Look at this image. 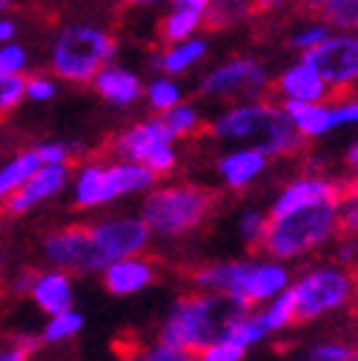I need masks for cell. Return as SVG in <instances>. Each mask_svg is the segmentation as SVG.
<instances>
[{
  "label": "cell",
  "instance_id": "cell-52",
  "mask_svg": "<svg viewBox=\"0 0 358 361\" xmlns=\"http://www.w3.org/2000/svg\"><path fill=\"white\" fill-rule=\"evenodd\" d=\"M4 264H6V261H4V252H0V273H4Z\"/></svg>",
  "mask_w": 358,
  "mask_h": 361
},
{
  "label": "cell",
  "instance_id": "cell-53",
  "mask_svg": "<svg viewBox=\"0 0 358 361\" xmlns=\"http://www.w3.org/2000/svg\"><path fill=\"white\" fill-rule=\"evenodd\" d=\"M0 209H4V204H0Z\"/></svg>",
  "mask_w": 358,
  "mask_h": 361
},
{
  "label": "cell",
  "instance_id": "cell-26",
  "mask_svg": "<svg viewBox=\"0 0 358 361\" xmlns=\"http://www.w3.org/2000/svg\"><path fill=\"white\" fill-rule=\"evenodd\" d=\"M223 338H227L230 344H235V347H241L244 353H249V350L261 347L264 341H270V333L264 330L258 312L255 310H247V312L235 315V322L230 324L227 333H223Z\"/></svg>",
  "mask_w": 358,
  "mask_h": 361
},
{
  "label": "cell",
  "instance_id": "cell-10",
  "mask_svg": "<svg viewBox=\"0 0 358 361\" xmlns=\"http://www.w3.org/2000/svg\"><path fill=\"white\" fill-rule=\"evenodd\" d=\"M86 235L92 244V261L95 276L101 269L132 255H147L152 235L147 233L144 221L138 215H104L86 224Z\"/></svg>",
  "mask_w": 358,
  "mask_h": 361
},
{
  "label": "cell",
  "instance_id": "cell-2",
  "mask_svg": "<svg viewBox=\"0 0 358 361\" xmlns=\"http://www.w3.org/2000/svg\"><path fill=\"white\" fill-rule=\"evenodd\" d=\"M209 132L218 141H233L238 147L258 149L266 158L292 155L304 144V138L287 121L284 109L266 101L230 104L212 118Z\"/></svg>",
  "mask_w": 358,
  "mask_h": 361
},
{
  "label": "cell",
  "instance_id": "cell-36",
  "mask_svg": "<svg viewBox=\"0 0 358 361\" xmlns=\"http://www.w3.org/2000/svg\"><path fill=\"white\" fill-rule=\"evenodd\" d=\"M126 361H195V358H192L190 353H184V350H175V347H169V344L152 341V344L135 350Z\"/></svg>",
  "mask_w": 358,
  "mask_h": 361
},
{
  "label": "cell",
  "instance_id": "cell-46",
  "mask_svg": "<svg viewBox=\"0 0 358 361\" xmlns=\"http://www.w3.org/2000/svg\"><path fill=\"white\" fill-rule=\"evenodd\" d=\"M344 164H347L350 169H355V166H358V141H350V144H347V152H344Z\"/></svg>",
  "mask_w": 358,
  "mask_h": 361
},
{
  "label": "cell",
  "instance_id": "cell-12",
  "mask_svg": "<svg viewBox=\"0 0 358 361\" xmlns=\"http://www.w3.org/2000/svg\"><path fill=\"white\" fill-rule=\"evenodd\" d=\"M301 61L319 72V78L327 83L333 95H350L358 80V37L355 32H333L321 47L304 52Z\"/></svg>",
  "mask_w": 358,
  "mask_h": 361
},
{
  "label": "cell",
  "instance_id": "cell-34",
  "mask_svg": "<svg viewBox=\"0 0 358 361\" xmlns=\"http://www.w3.org/2000/svg\"><path fill=\"white\" fill-rule=\"evenodd\" d=\"M29 69V49L23 43L12 40L0 47V75H12V78H26L23 72Z\"/></svg>",
  "mask_w": 358,
  "mask_h": 361
},
{
  "label": "cell",
  "instance_id": "cell-4",
  "mask_svg": "<svg viewBox=\"0 0 358 361\" xmlns=\"http://www.w3.org/2000/svg\"><path fill=\"white\" fill-rule=\"evenodd\" d=\"M215 195L198 184H163L152 187L141 204V221L152 238L184 241L209 221Z\"/></svg>",
  "mask_w": 358,
  "mask_h": 361
},
{
  "label": "cell",
  "instance_id": "cell-28",
  "mask_svg": "<svg viewBox=\"0 0 358 361\" xmlns=\"http://www.w3.org/2000/svg\"><path fill=\"white\" fill-rule=\"evenodd\" d=\"M255 312H258L264 330L270 333V338L278 336V333H287L290 327L298 324V319H295V304H292L290 293H281L278 298L266 301L264 307H255Z\"/></svg>",
  "mask_w": 358,
  "mask_h": 361
},
{
  "label": "cell",
  "instance_id": "cell-9",
  "mask_svg": "<svg viewBox=\"0 0 358 361\" xmlns=\"http://www.w3.org/2000/svg\"><path fill=\"white\" fill-rule=\"evenodd\" d=\"M266 89H270V72L258 58L249 55L221 61L201 78V95L218 104L264 101Z\"/></svg>",
  "mask_w": 358,
  "mask_h": 361
},
{
  "label": "cell",
  "instance_id": "cell-20",
  "mask_svg": "<svg viewBox=\"0 0 358 361\" xmlns=\"http://www.w3.org/2000/svg\"><path fill=\"white\" fill-rule=\"evenodd\" d=\"M276 89L281 95V104H321L333 95L319 72L301 58L281 69V75L276 78Z\"/></svg>",
  "mask_w": 358,
  "mask_h": 361
},
{
  "label": "cell",
  "instance_id": "cell-11",
  "mask_svg": "<svg viewBox=\"0 0 358 361\" xmlns=\"http://www.w3.org/2000/svg\"><path fill=\"white\" fill-rule=\"evenodd\" d=\"M112 152L118 155V161L138 164L147 172H152L155 178L169 175L178 166L175 141L163 129L161 118H147V121H138V123L126 126L115 138Z\"/></svg>",
  "mask_w": 358,
  "mask_h": 361
},
{
  "label": "cell",
  "instance_id": "cell-8",
  "mask_svg": "<svg viewBox=\"0 0 358 361\" xmlns=\"http://www.w3.org/2000/svg\"><path fill=\"white\" fill-rule=\"evenodd\" d=\"M287 293L295 304V319L301 324H312L344 312L355 301V276L341 264L319 261L292 276Z\"/></svg>",
  "mask_w": 358,
  "mask_h": 361
},
{
  "label": "cell",
  "instance_id": "cell-44",
  "mask_svg": "<svg viewBox=\"0 0 358 361\" xmlns=\"http://www.w3.org/2000/svg\"><path fill=\"white\" fill-rule=\"evenodd\" d=\"M29 284H32V273H20V276L12 279L9 290H12L15 295H26V293H29Z\"/></svg>",
  "mask_w": 358,
  "mask_h": 361
},
{
  "label": "cell",
  "instance_id": "cell-15",
  "mask_svg": "<svg viewBox=\"0 0 358 361\" xmlns=\"http://www.w3.org/2000/svg\"><path fill=\"white\" fill-rule=\"evenodd\" d=\"M341 195H344V190L333 178L319 175V172H304L281 187V192L270 204L266 218H281V215H292V212L312 209L321 204H335Z\"/></svg>",
  "mask_w": 358,
  "mask_h": 361
},
{
  "label": "cell",
  "instance_id": "cell-22",
  "mask_svg": "<svg viewBox=\"0 0 358 361\" xmlns=\"http://www.w3.org/2000/svg\"><path fill=\"white\" fill-rule=\"evenodd\" d=\"M209 55V40L206 37H190V40H181V43H172L163 52L152 55L149 58V66L169 75V78H178V75H187L192 72L195 66H201Z\"/></svg>",
  "mask_w": 358,
  "mask_h": 361
},
{
  "label": "cell",
  "instance_id": "cell-51",
  "mask_svg": "<svg viewBox=\"0 0 358 361\" xmlns=\"http://www.w3.org/2000/svg\"><path fill=\"white\" fill-rule=\"evenodd\" d=\"M292 361H316V358H309V355H307V353H298V355H295V358H292Z\"/></svg>",
  "mask_w": 358,
  "mask_h": 361
},
{
  "label": "cell",
  "instance_id": "cell-39",
  "mask_svg": "<svg viewBox=\"0 0 358 361\" xmlns=\"http://www.w3.org/2000/svg\"><path fill=\"white\" fill-rule=\"evenodd\" d=\"M335 215H338V230L347 238H355V230H358V201H355V192H347V195L338 198Z\"/></svg>",
  "mask_w": 358,
  "mask_h": 361
},
{
  "label": "cell",
  "instance_id": "cell-37",
  "mask_svg": "<svg viewBox=\"0 0 358 361\" xmlns=\"http://www.w3.org/2000/svg\"><path fill=\"white\" fill-rule=\"evenodd\" d=\"M72 152H75V144H69V141H43L35 147L37 161L47 166H66Z\"/></svg>",
  "mask_w": 358,
  "mask_h": 361
},
{
  "label": "cell",
  "instance_id": "cell-50",
  "mask_svg": "<svg viewBox=\"0 0 358 361\" xmlns=\"http://www.w3.org/2000/svg\"><path fill=\"white\" fill-rule=\"evenodd\" d=\"M301 4H307V6H316V9H321L327 0H301Z\"/></svg>",
  "mask_w": 358,
  "mask_h": 361
},
{
  "label": "cell",
  "instance_id": "cell-49",
  "mask_svg": "<svg viewBox=\"0 0 358 361\" xmlns=\"http://www.w3.org/2000/svg\"><path fill=\"white\" fill-rule=\"evenodd\" d=\"M15 6V0H0V15H4V12H9Z\"/></svg>",
  "mask_w": 358,
  "mask_h": 361
},
{
  "label": "cell",
  "instance_id": "cell-5",
  "mask_svg": "<svg viewBox=\"0 0 358 361\" xmlns=\"http://www.w3.org/2000/svg\"><path fill=\"white\" fill-rule=\"evenodd\" d=\"M118 37L98 23H66L58 29L49 47V66L55 80L66 83H92V78L115 63Z\"/></svg>",
  "mask_w": 358,
  "mask_h": 361
},
{
  "label": "cell",
  "instance_id": "cell-30",
  "mask_svg": "<svg viewBox=\"0 0 358 361\" xmlns=\"http://www.w3.org/2000/svg\"><path fill=\"white\" fill-rule=\"evenodd\" d=\"M158 118H161V123H163V129L169 132V138H172V141H178V138H190V135H195V132L201 129V123H204L198 106L190 104V101L178 104L175 109H169V112H163V115H158Z\"/></svg>",
  "mask_w": 358,
  "mask_h": 361
},
{
  "label": "cell",
  "instance_id": "cell-35",
  "mask_svg": "<svg viewBox=\"0 0 358 361\" xmlns=\"http://www.w3.org/2000/svg\"><path fill=\"white\" fill-rule=\"evenodd\" d=\"M58 95V80L52 75H29L23 78V101L47 104Z\"/></svg>",
  "mask_w": 358,
  "mask_h": 361
},
{
  "label": "cell",
  "instance_id": "cell-6",
  "mask_svg": "<svg viewBox=\"0 0 358 361\" xmlns=\"http://www.w3.org/2000/svg\"><path fill=\"white\" fill-rule=\"evenodd\" d=\"M335 204H321V207L301 209L292 215L270 218L266 221L264 241H261L264 255L290 267L292 261H301L312 252L324 250L335 238H341Z\"/></svg>",
  "mask_w": 358,
  "mask_h": 361
},
{
  "label": "cell",
  "instance_id": "cell-24",
  "mask_svg": "<svg viewBox=\"0 0 358 361\" xmlns=\"http://www.w3.org/2000/svg\"><path fill=\"white\" fill-rule=\"evenodd\" d=\"M144 101H147V106L155 115H163V112L175 109L178 104H184L187 101V92H184V86L178 83V78L155 75L152 80L144 83Z\"/></svg>",
  "mask_w": 358,
  "mask_h": 361
},
{
  "label": "cell",
  "instance_id": "cell-45",
  "mask_svg": "<svg viewBox=\"0 0 358 361\" xmlns=\"http://www.w3.org/2000/svg\"><path fill=\"white\" fill-rule=\"evenodd\" d=\"M175 9H190V12H198L204 15V9L209 6V0H172Z\"/></svg>",
  "mask_w": 358,
  "mask_h": 361
},
{
  "label": "cell",
  "instance_id": "cell-29",
  "mask_svg": "<svg viewBox=\"0 0 358 361\" xmlns=\"http://www.w3.org/2000/svg\"><path fill=\"white\" fill-rule=\"evenodd\" d=\"M204 26V18L198 12H190V9H169L161 20V37L166 40V47L172 43H181V40H190L198 35V29Z\"/></svg>",
  "mask_w": 358,
  "mask_h": 361
},
{
  "label": "cell",
  "instance_id": "cell-47",
  "mask_svg": "<svg viewBox=\"0 0 358 361\" xmlns=\"http://www.w3.org/2000/svg\"><path fill=\"white\" fill-rule=\"evenodd\" d=\"M252 4H255V9H278L287 0H252Z\"/></svg>",
  "mask_w": 358,
  "mask_h": 361
},
{
  "label": "cell",
  "instance_id": "cell-32",
  "mask_svg": "<svg viewBox=\"0 0 358 361\" xmlns=\"http://www.w3.org/2000/svg\"><path fill=\"white\" fill-rule=\"evenodd\" d=\"M266 212H261L258 207H249L238 215V238L247 244V247H261L264 241V233H266Z\"/></svg>",
  "mask_w": 358,
  "mask_h": 361
},
{
  "label": "cell",
  "instance_id": "cell-38",
  "mask_svg": "<svg viewBox=\"0 0 358 361\" xmlns=\"http://www.w3.org/2000/svg\"><path fill=\"white\" fill-rule=\"evenodd\" d=\"M192 358H195V361H244L247 353H244L241 347L230 344L227 338H218V341L206 344L201 353H195Z\"/></svg>",
  "mask_w": 358,
  "mask_h": 361
},
{
  "label": "cell",
  "instance_id": "cell-19",
  "mask_svg": "<svg viewBox=\"0 0 358 361\" xmlns=\"http://www.w3.org/2000/svg\"><path fill=\"white\" fill-rule=\"evenodd\" d=\"M29 301L47 315L63 312L75 307V279L69 273H61V269H37L32 273V284H29Z\"/></svg>",
  "mask_w": 358,
  "mask_h": 361
},
{
  "label": "cell",
  "instance_id": "cell-17",
  "mask_svg": "<svg viewBox=\"0 0 358 361\" xmlns=\"http://www.w3.org/2000/svg\"><path fill=\"white\" fill-rule=\"evenodd\" d=\"M101 281L106 287L109 295L115 298H132L147 293L155 281H158V267L152 258L147 255H132V258H121L109 267L101 269Z\"/></svg>",
  "mask_w": 358,
  "mask_h": 361
},
{
  "label": "cell",
  "instance_id": "cell-14",
  "mask_svg": "<svg viewBox=\"0 0 358 361\" xmlns=\"http://www.w3.org/2000/svg\"><path fill=\"white\" fill-rule=\"evenodd\" d=\"M40 252L47 258V267L61 269V273H86L95 276V261H92V244L86 235V224H69L58 227L43 235Z\"/></svg>",
  "mask_w": 358,
  "mask_h": 361
},
{
  "label": "cell",
  "instance_id": "cell-48",
  "mask_svg": "<svg viewBox=\"0 0 358 361\" xmlns=\"http://www.w3.org/2000/svg\"><path fill=\"white\" fill-rule=\"evenodd\" d=\"M129 6H155V4H161V0H126Z\"/></svg>",
  "mask_w": 358,
  "mask_h": 361
},
{
  "label": "cell",
  "instance_id": "cell-27",
  "mask_svg": "<svg viewBox=\"0 0 358 361\" xmlns=\"http://www.w3.org/2000/svg\"><path fill=\"white\" fill-rule=\"evenodd\" d=\"M40 166L35 149H26V152H18L15 158H9L4 166H0V204H6V198L23 187V180Z\"/></svg>",
  "mask_w": 358,
  "mask_h": 361
},
{
  "label": "cell",
  "instance_id": "cell-1",
  "mask_svg": "<svg viewBox=\"0 0 358 361\" xmlns=\"http://www.w3.org/2000/svg\"><path fill=\"white\" fill-rule=\"evenodd\" d=\"M292 269L273 258L212 261L192 273L195 293L218 295L238 310H255L290 290Z\"/></svg>",
  "mask_w": 358,
  "mask_h": 361
},
{
  "label": "cell",
  "instance_id": "cell-18",
  "mask_svg": "<svg viewBox=\"0 0 358 361\" xmlns=\"http://www.w3.org/2000/svg\"><path fill=\"white\" fill-rule=\"evenodd\" d=\"M92 89L101 101H106L115 109H129L138 101H144V78L141 72L121 66V63H106L95 78Z\"/></svg>",
  "mask_w": 358,
  "mask_h": 361
},
{
  "label": "cell",
  "instance_id": "cell-25",
  "mask_svg": "<svg viewBox=\"0 0 358 361\" xmlns=\"http://www.w3.org/2000/svg\"><path fill=\"white\" fill-rule=\"evenodd\" d=\"M255 15L252 0H209V6L204 9V23L212 29H233L247 23Z\"/></svg>",
  "mask_w": 358,
  "mask_h": 361
},
{
  "label": "cell",
  "instance_id": "cell-21",
  "mask_svg": "<svg viewBox=\"0 0 358 361\" xmlns=\"http://www.w3.org/2000/svg\"><path fill=\"white\" fill-rule=\"evenodd\" d=\"M266 166H270V158L261 155L258 149H249V147H235L215 161V172L221 178V184L235 192L252 187L266 172Z\"/></svg>",
  "mask_w": 358,
  "mask_h": 361
},
{
  "label": "cell",
  "instance_id": "cell-31",
  "mask_svg": "<svg viewBox=\"0 0 358 361\" xmlns=\"http://www.w3.org/2000/svg\"><path fill=\"white\" fill-rule=\"evenodd\" d=\"M319 12V20L327 23L333 32H355L358 26V0H327Z\"/></svg>",
  "mask_w": 358,
  "mask_h": 361
},
{
  "label": "cell",
  "instance_id": "cell-42",
  "mask_svg": "<svg viewBox=\"0 0 358 361\" xmlns=\"http://www.w3.org/2000/svg\"><path fill=\"white\" fill-rule=\"evenodd\" d=\"M352 261H355V238H344V241H338V247H335V258H333V264H341V267H352Z\"/></svg>",
  "mask_w": 358,
  "mask_h": 361
},
{
  "label": "cell",
  "instance_id": "cell-33",
  "mask_svg": "<svg viewBox=\"0 0 358 361\" xmlns=\"http://www.w3.org/2000/svg\"><path fill=\"white\" fill-rule=\"evenodd\" d=\"M330 35H333V29H330L327 23H321V20H309V23H304V26H298V29L292 32L290 43H292V49H298V52L304 55V52H309V49L321 47V43H324Z\"/></svg>",
  "mask_w": 358,
  "mask_h": 361
},
{
  "label": "cell",
  "instance_id": "cell-16",
  "mask_svg": "<svg viewBox=\"0 0 358 361\" xmlns=\"http://www.w3.org/2000/svg\"><path fill=\"white\" fill-rule=\"evenodd\" d=\"M69 166H47V164H40L26 180H23V187L15 190L4 209L9 215H29L35 212L40 204H47L52 198H58L66 187H69Z\"/></svg>",
  "mask_w": 358,
  "mask_h": 361
},
{
  "label": "cell",
  "instance_id": "cell-3",
  "mask_svg": "<svg viewBox=\"0 0 358 361\" xmlns=\"http://www.w3.org/2000/svg\"><path fill=\"white\" fill-rule=\"evenodd\" d=\"M241 312H247V310H238L235 304L223 301L218 295H206V293L181 295L169 304L155 341L195 355L206 344L223 338V333L230 330L235 315H241Z\"/></svg>",
  "mask_w": 358,
  "mask_h": 361
},
{
  "label": "cell",
  "instance_id": "cell-40",
  "mask_svg": "<svg viewBox=\"0 0 358 361\" xmlns=\"http://www.w3.org/2000/svg\"><path fill=\"white\" fill-rule=\"evenodd\" d=\"M23 104V78L0 75V115H6Z\"/></svg>",
  "mask_w": 358,
  "mask_h": 361
},
{
  "label": "cell",
  "instance_id": "cell-13",
  "mask_svg": "<svg viewBox=\"0 0 358 361\" xmlns=\"http://www.w3.org/2000/svg\"><path fill=\"white\" fill-rule=\"evenodd\" d=\"M287 121L301 138H324V135L355 126L358 121V101L352 95H344L338 101H321V104H281Z\"/></svg>",
  "mask_w": 358,
  "mask_h": 361
},
{
  "label": "cell",
  "instance_id": "cell-43",
  "mask_svg": "<svg viewBox=\"0 0 358 361\" xmlns=\"http://www.w3.org/2000/svg\"><path fill=\"white\" fill-rule=\"evenodd\" d=\"M15 35H18V23L6 15H0V47H4V43H12Z\"/></svg>",
  "mask_w": 358,
  "mask_h": 361
},
{
  "label": "cell",
  "instance_id": "cell-23",
  "mask_svg": "<svg viewBox=\"0 0 358 361\" xmlns=\"http://www.w3.org/2000/svg\"><path fill=\"white\" fill-rule=\"evenodd\" d=\"M83 327H86V315H83L80 310L72 307V310H63V312L49 315L47 324L40 327L37 341H40V344H49V347H55V344H66V341L78 338V336L83 333Z\"/></svg>",
  "mask_w": 358,
  "mask_h": 361
},
{
  "label": "cell",
  "instance_id": "cell-41",
  "mask_svg": "<svg viewBox=\"0 0 358 361\" xmlns=\"http://www.w3.org/2000/svg\"><path fill=\"white\" fill-rule=\"evenodd\" d=\"M40 347L37 336H18L12 344L0 350V361H29V355Z\"/></svg>",
  "mask_w": 358,
  "mask_h": 361
},
{
  "label": "cell",
  "instance_id": "cell-7",
  "mask_svg": "<svg viewBox=\"0 0 358 361\" xmlns=\"http://www.w3.org/2000/svg\"><path fill=\"white\" fill-rule=\"evenodd\" d=\"M158 184V178L138 164L126 161H86L69 175L72 204L83 212H92L123 201L129 195H147Z\"/></svg>",
  "mask_w": 358,
  "mask_h": 361
}]
</instances>
